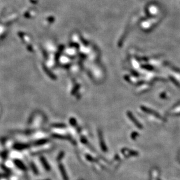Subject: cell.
I'll return each mask as SVG.
<instances>
[{"instance_id":"6da1fadb","label":"cell","mask_w":180,"mask_h":180,"mask_svg":"<svg viewBox=\"0 0 180 180\" xmlns=\"http://www.w3.org/2000/svg\"><path fill=\"white\" fill-rule=\"evenodd\" d=\"M58 167H59V169L61 171V173L62 177H63V178L64 180H69V178H68V175H67L66 171H65V168H64V166H63L62 164H59L58 165Z\"/></svg>"},{"instance_id":"277c9868","label":"cell","mask_w":180,"mask_h":180,"mask_svg":"<svg viewBox=\"0 0 180 180\" xmlns=\"http://www.w3.org/2000/svg\"><path fill=\"white\" fill-rule=\"evenodd\" d=\"M13 162H14L15 164L18 168H20L21 170H22L26 171L27 170L26 167L25 166V165L21 160H19L15 159L14 160Z\"/></svg>"},{"instance_id":"4fadbf2b","label":"cell","mask_w":180,"mask_h":180,"mask_svg":"<svg viewBox=\"0 0 180 180\" xmlns=\"http://www.w3.org/2000/svg\"><path fill=\"white\" fill-rule=\"evenodd\" d=\"M138 134L137 133H136V132H134L132 134V135H131V138H132L133 139H135L136 138V136H138Z\"/></svg>"},{"instance_id":"3957f363","label":"cell","mask_w":180,"mask_h":180,"mask_svg":"<svg viewBox=\"0 0 180 180\" xmlns=\"http://www.w3.org/2000/svg\"><path fill=\"white\" fill-rule=\"evenodd\" d=\"M29 145L28 144H23V143H16L15 144L14 146H13V148L16 150H23L26 149H28V147H29Z\"/></svg>"},{"instance_id":"9c48e42d","label":"cell","mask_w":180,"mask_h":180,"mask_svg":"<svg viewBox=\"0 0 180 180\" xmlns=\"http://www.w3.org/2000/svg\"><path fill=\"white\" fill-rule=\"evenodd\" d=\"M53 136L54 138H56L58 139H68L70 140V139H69V138L67 137V136H63V135H57V134H53Z\"/></svg>"},{"instance_id":"5bb4252c","label":"cell","mask_w":180,"mask_h":180,"mask_svg":"<svg viewBox=\"0 0 180 180\" xmlns=\"http://www.w3.org/2000/svg\"><path fill=\"white\" fill-rule=\"evenodd\" d=\"M86 159L89 161H93V157H92L91 156H90L89 155H86Z\"/></svg>"},{"instance_id":"7a4b0ae2","label":"cell","mask_w":180,"mask_h":180,"mask_svg":"<svg viewBox=\"0 0 180 180\" xmlns=\"http://www.w3.org/2000/svg\"><path fill=\"white\" fill-rule=\"evenodd\" d=\"M99 141H100V145L101 146V148L104 152H106L107 151V149L106 146H105V143H104L103 138V135L101 134V133L100 131H99Z\"/></svg>"},{"instance_id":"8fae6325","label":"cell","mask_w":180,"mask_h":180,"mask_svg":"<svg viewBox=\"0 0 180 180\" xmlns=\"http://www.w3.org/2000/svg\"><path fill=\"white\" fill-rule=\"evenodd\" d=\"M69 122H70V124H71V125H72V126H76V121L74 118H70V120H69Z\"/></svg>"},{"instance_id":"8992f818","label":"cell","mask_w":180,"mask_h":180,"mask_svg":"<svg viewBox=\"0 0 180 180\" xmlns=\"http://www.w3.org/2000/svg\"><path fill=\"white\" fill-rule=\"evenodd\" d=\"M40 160H41V162H42V164H43V167H44V168H45V169L48 171H50L51 170L50 166L49 164L48 163L47 161L46 160V159L44 157H41Z\"/></svg>"},{"instance_id":"30bf717a","label":"cell","mask_w":180,"mask_h":180,"mask_svg":"<svg viewBox=\"0 0 180 180\" xmlns=\"http://www.w3.org/2000/svg\"><path fill=\"white\" fill-rule=\"evenodd\" d=\"M51 126L53 127H55V128H65L66 127V125L65 124H53L51 125Z\"/></svg>"},{"instance_id":"5b68a950","label":"cell","mask_w":180,"mask_h":180,"mask_svg":"<svg viewBox=\"0 0 180 180\" xmlns=\"http://www.w3.org/2000/svg\"><path fill=\"white\" fill-rule=\"evenodd\" d=\"M127 114H128V117L130 118V119H131V121H132V122L135 124V125H136L137 127L142 128V125H141V124L140 123H139V122H138L137 121H136V119L135 118H134V117L133 116V114L131 113V112H128Z\"/></svg>"},{"instance_id":"7c38bea8","label":"cell","mask_w":180,"mask_h":180,"mask_svg":"<svg viewBox=\"0 0 180 180\" xmlns=\"http://www.w3.org/2000/svg\"><path fill=\"white\" fill-rule=\"evenodd\" d=\"M64 153L63 152H60V153H59V155H58V157H57V161L61 160L62 159H63V157H64Z\"/></svg>"},{"instance_id":"ba28073f","label":"cell","mask_w":180,"mask_h":180,"mask_svg":"<svg viewBox=\"0 0 180 180\" xmlns=\"http://www.w3.org/2000/svg\"><path fill=\"white\" fill-rule=\"evenodd\" d=\"M30 167H31V168H32V171H33V172H34L35 174H38V168H37V167H36L35 164H34L33 163H30Z\"/></svg>"},{"instance_id":"52a82bcc","label":"cell","mask_w":180,"mask_h":180,"mask_svg":"<svg viewBox=\"0 0 180 180\" xmlns=\"http://www.w3.org/2000/svg\"><path fill=\"white\" fill-rule=\"evenodd\" d=\"M48 142V139H40L38 140V141H36L34 142V145H36V146H40V145H43L44 144Z\"/></svg>"},{"instance_id":"2e32d148","label":"cell","mask_w":180,"mask_h":180,"mask_svg":"<svg viewBox=\"0 0 180 180\" xmlns=\"http://www.w3.org/2000/svg\"><path fill=\"white\" fill-rule=\"evenodd\" d=\"M49 180V179H47V180Z\"/></svg>"},{"instance_id":"9a60e30c","label":"cell","mask_w":180,"mask_h":180,"mask_svg":"<svg viewBox=\"0 0 180 180\" xmlns=\"http://www.w3.org/2000/svg\"><path fill=\"white\" fill-rule=\"evenodd\" d=\"M81 142H82V143H86V139L85 138H82Z\"/></svg>"}]
</instances>
